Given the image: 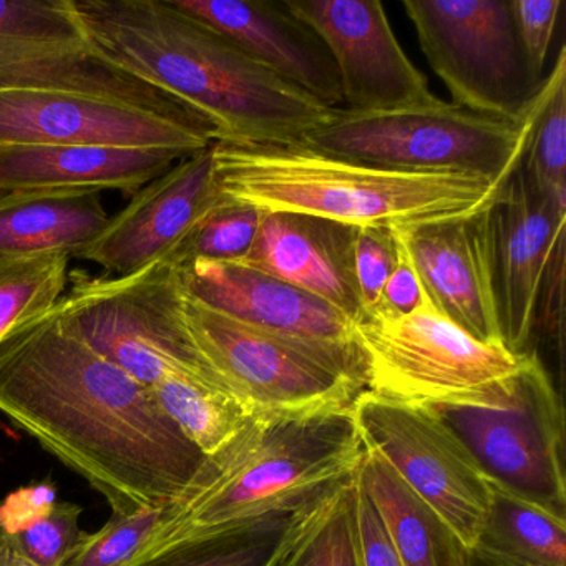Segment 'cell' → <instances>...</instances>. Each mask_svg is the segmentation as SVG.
Instances as JSON below:
<instances>
[{
  "mask_svg": "<svg viewBox=\"0 0 566 566\" xmlns=\"http://www.w3.org/2000/svg\"><path fill=\"white\" fill-rule=\"evenodd\" d=\"M221 193L264 213L323 218L350 228L413 230L469 217L503 187L467 175L410 174L317 154L301 145L247 147L214 142Z\"/></svg>",
  "mask_w": 566,
  "mask_h": 566,
  "instance_id": "cell-3",
  "label": "cell"
},
{
  "mask_svg": "<svg viewBox=\"0 0 566 566\" xmlns=\"http://www.w3.org/2000/svg\"><path fill=\"white\" fill-rule=\"evenodd\" d=\"M0 566H39L24 555L8 535L0 530Z\"/></svg>",
  "mask_w": 566,
  "mask_h": 566,
  "instance_id": "cell-40",
  "label": "cell"
},
{
  "mask_svg": "<svg viewBox=\"0 0 566 566\" xmlns=\"http://www.w3.org/2000/svg\"><path fill=\"white\" fill-rule=\"evenodd\" d=\"M489 482L566 520L565 410L535 350L486 399L432 407Z\"/></svg>",
  "mask_w": 566,
  "mask_h": 566,
  "instance_id": "cell-7",
  "label": "cell"
},
{
  "mask_svg": "<svg viewBox=\"0 0 566 566\" xmlns=\"http://www.w3.org/2000/svg\"><path fill=\"white\" fill-rule=\"evenodd\" d=\"M213 142V128L122 102L67 92L0 91V148H142L190 157Z\"/></svg>",
  "mask_w": 566,
  "mask_h": 566,
  "instance_id": "cell-12",
  "label": "cell"
},
{
  "mask_svg": "<svg viewBox=\"0 0 566 566\" xmlns=\"http://www.w3.org/2000/svg\"><path fill=\"white\" fill-rule=\"evenodd\" d=\"M195 303L251 329L301 346L360 356L354 323L331 304L243 263L193 261L180 268Z\"/></svg>",
  "mask_w": 566,
  "mask_h": 566,
  "instance_id": "cell-15",
  "label": "cell"
},
{
  "mask_svg": "<svg viewBox=\"0 0 566 566\" xmlns=\"http://www.w3.org/2000/svg\"><path fill=\"white\" fill-rule=\"evenodd\" d=\"M108 220L97 191H0V256L78 258Z\"/></svg>",
  "mask_w": 566,
  "mask_h": 566,
  "instance_id": "cell-22",
  "label": "cell"
},
{
  "mask_svg": "<svg viewBox=\"0 0 566 566\" xmlns=\"http://www.w3.org/2000/svg\"><path fill=\"white\" fill-rule=\"evenodd\" d=\"M71 258L0 256V343L54 310L67 291Z\"/></svg>",
  "mask_w": 566,
  "mask_h": 566,
  "instance_id": "cell-28",
  "label": "cell"
},
{
  "mask_svg": "<svg viewBox=\"0 0 566 566\" xmlns=\"http://www.w3.org/2000/svg\"><path fill=\"white\" fill-rule=\"evenodd\" d=\"M0 91H54L88 95L213 128L170 95L98 57L88 45L0 59Z\"/></svg>",
  "mask_w": 566,
  "mask_h": 566,
  "instance_id": "cell-21",
  "label": "cell"
},
{
  "mask_svg": "<svg viewBox=\"0 0 566 566\" xmlns=\"http://www.w3.org/2000/svg\"><path fill=\"white\" fill-rule=\"evenodd\" d=\"M420 49L452 104L520 122L542 88L516 31L512 0H403Z\"/></svg>",
  "mask_w": 566,
  "mask_h": 566,
  "instance_id": "cell-10",
  "label": "cell"
},
{
  "mask_svg": "<svg viewBox=\"0 0 566 566\" xmlns=\"http://www.w3.org/2000/svg\"><path fill=\"white\" fill-rule=\"evenodd\" d=\"M357 476L403 566H469L470 549L449 523L364 447Z\"/></svg>",
  "mask_w": 566,
  "mask_h": 566,
  "instance_id": "cell-23",
  "label": "cell"
},
{
  "mask_svg": "<svg viewBox=\"0 0 566 566\" xmlns=\"http://www.w3.org/2000/svg\"><path fill=\"white\" fill-rule=\"evenodd\" d=\"M396 231L397 238H399V256H397L392 274L384 286L379 307L373 316H377V314L389 317L409 316L426 303V294H423L422 284H420L419 276L410 261L402 230Z\"/></svg>",
  "mask_w": 566,
  "mask_h": 566,
  "instance_id": "cell-38",
  "label": "cell"
},
{
  "mask_svg": "<svg viewBox=\"0 0 566 566\" xmlns=\"http://www.w3.org/2000/svg\"><path fill=\"white\" fill-rule=\"evenodd\" d=\"M530 184L566 210V51L545 77V98L530 135L522 165Z\"/></svg>",
  "mask_w": 566,
  "mask_h": 566,
  "instance_id": "cell-29",
  "label": "cell"
},
{
  "mask_svg": "<svg viewBox=\"0 0 566 566\" xmlns=\"http://www.w3.org/2000/svg\"><path fill=\"white\" fill-rule=\"evenodd\" d=\"M313 29L339 75L343 108L382 112L427 104L426 75L412 64L377 0H284Z\"/></svg>",
  "mask_w": 566,
  "mask_h": 566,
  "instance_id": "cell-13",
  "label": "cell"
},
{
  "mask_svg": "<svg viewBox=\"0 0 566 566\" xmlns=\"http://www.w3.org/2000/svg\"><path fill=\"white\" fill-rule=\"evenodd\" d=\"M356 505L357 552L360 566H403L387 535L379 513L367 496L359 476L354 475Z\"/></svg>",
  "mask_w": 566,
  "mask_h": 566,
  "instance_id": "cell-37",
  "label": "cell"
},
{
  "mask_svg": "<svg viewBox=\"0 0 566 566\" xmlns=\"http://www.w3.org/2000/svg\"><path fill=\"white\" fill-rule=\"evenodd\" d=\"M363 455L350 412H254L223 450L207 457L184 499L167 505L145 548L294 513L353 479Z\"/></svg>",
  "mask_w": 566,
  "mask_h": 566,
  "instance_id": "cell-4",
  "label": "cell"
},
{
  "mask_svg": "<svg viewBox=\"0 0 566 566\" xmlns=\"http://www.w3.org/2000/svg\"><path fill=\"white\" fill-rule=\"evenodd\" d=\"M82 506L57 502L38 520L14 533H6L11 542L39 566H64L72 549L84 538L81 530Z\"/></svg>",
  "mask_w": 566,
  "mask_h": 566,
  "instance_id": "cell-33",
  "label": "cell"
},
{
  "mask_svg": "<svg viewBox=\"0 0 566 566\" xmlns=\"http://www.w3.org/2000/svg\"><path fill=\"white\" fill-rule=\"evenodd\" d=\"M366 392L402 406H459L486 399L518 370L523 356L480 343L429 303L402 317L354 323Z\"/></svg>",
  "mask_w": 566,
  "mask_h": 566,
  "instance_id": "cell-8",
  "label": "cell"
},
{
  "mask_svg": "<svg viewBox=\"0 0 566 566\" xmlns=\"http://www.w3.org/2000/svg\"><path fill=\"white\" fill-rule=\"evenodd\" d=\"M211 145L181 158L140 188L78 260L92 261L114 276H128L168 260L198 221L224 200L214 177Z\"/></svg>",
  "mask_w": 566,
  "mask_h": 566,
  "instance_id": "cell-14",
  "label": "cell"
},
{
  "mask_svg": "<svg viewBox=\"0 0 566 566\" xmlns=\"http://www.w3.org/2000/svg\"><path fill=\"white\" fill-rule=\"evenodd\" d=\"M293 513L142 549L127 566H263Z\"/></svg>",
  "mask_w": 566,
  "mask_h": 566,
  "instance_id": "cell-27",
  "label": "cell"
},
{
  "mask_svg": "<svg viewBox=\"0 0 566 566\" xmlns=\"http://www.w3.org/2000/svg\"><path fill=\"white\" fill-rule=\"evenodd\" d=\"M565 234L559 237L549 256L548 266L543 274L536 301L535 329L563 356V316H565Z\"/></svg>",
  "mask_w": 566,
  "mask_h": 566,
  "instance_id": "cell-36",
  "label": "cell"
},
{
  "mask_svg": "<svg viewBox=\"0 0 566 566\" xmlns=\"http://www.w3.org/2000/svg\"><path fill=\"white\" fill-rule=\"evenodd\" d=\"M489 217L503 346L522 356L533 350L539 286L553 248L565 234L566 210L539 193L518 168L490 205Z\"/></svg>",
  "mask_w": 566,
  "mask_h": 566,
  "instance_id": "cell-16",
  "label": "cell"
},
{
  "mask_svg": "<svg viewBox=\"0 0 566 566\" xmlns=\"http://www.w3.org/2000/svg\"><path fill=\"white\" fill-rule=\"evenodd\" d=\"M356 228L296 213H264L241 263L284 281L349 317L363 319L356 271Z\"/></svg>",
  "mask_w": 566,
  "mask_h": 566,
  "instance_id": "cell-19",
  "label": "cell"
},
{
  "mask_svg": "<svg viewBox=\"0 0 566 566\" xmlns=\"http://www.w3.org/2000/svg\"><path fill=\"white\" fill-rule=\"evenodd\" d=\"M151 390L164 412L205 457L223 450L254 413L228 390L188 377H165Z\"/></svg>",
  "mask_w": 566,
  "mask_h": 566,
  "instance_id": "cell-26",
  "label": "cell"
},
{
  "mask_svg": "<svg viewBox=\"0 0 566 566\" xmlns=\"http://www.w3.org/2000/svg\"><path fill=\"white\" fill-rule=\"evenodd\" d=\"M82 48L72 0H0V59Z\"/></svg>",
  "mask_w": 566,
  "mask_h": 566,
  "instance_id": "cell-30",
  "label": "cell"
},
{
  "mask_svg": "<svg viewBox=\"0 0 566 566\" xmlns=\"http://www.w3.org/2000/svg\"><path fill=\"white\" fill-rule=\"evenodd\" d=\"M178 11L230 39L251 61L324 107L343 108L339 75L319 35L266 0H170Z\"/></svg>",
  "mask_w": 566,
  "mask_h": 566,
  "instance_id": "cell-18",
  "label": "cell"
},
{
  "mask_svg": "<svg viewBox=\"0 0 566 566\" xmlns=\"http://www.w3.org/2000/svg\"><path fill=\"white\" fill-rule=\"evenodd\" d=\"M489 207L402 234L427 303L480 343L505 347L493 283Z\"/></svg>",
  "mask_w": 566,
  "mask_h": 566,
  "instance_id": "cell-17",
  "label": "cell"
},
{
  "mask_svg": "<svg viewBox=\"0 0 566 566\" xmlns=\"http://www.w3.org/2000/svg\"><path fill=\"white\" fill-rule=\"evenodd\" d=\"M543 98L545 81L520 122L473 114L437 97L396 111L333 108L300 145L386 170L467 175L505 187L522 168Z\"/></svg>",
  "mask_w": 566,
  "mask_h": 566,
  "instance_id": "cell-5",
  "label": "cell"
},
{
  "mask_svg": "<svg viewBox=\"0 0 566 566\" xmlns=\"http://www.w3.org/2000/svg\"><path fill=\"white\" fill-rule=\"evenodd\" d=\"M366 449L432 506L472 549L490 505V482L462 440L426 407L363 392L350 410Z\"/></svg>",
  "mask_w": 566,
  "mask_h": 566,
  "instance_id": "cell-11",
  "label": "cell"
},
{
  "mask_svg": "<svg viewBox=\"0 0 566 566\" xmlns=\"http://www.w3.org/2000/svg\"><path fill=\"white\" fill-rule=\"evenodd\" d=\"M67 287L55 304L64 323L138 382L151 389L178 376L224 389L191 336L177 264L158 261L128 276L77 271Z\"/></svg>",
  "mask_w": 566,
  "mask_h": 566,
  "instance_id": "cell-6",
  "label": "cell"
},
{
  "mask_svg": "<svg viewBox=\"0 0 566 566\" xmlns=\"http://www.w3.org/2000/svg\"><path fill=\"white\" fill-rule=\"evenodd\" d=\"M516 31L533 77L543 81V69L553 32L562 11V0H512Z\"/></svg>",
  "mask_w": 566,
  "mask_h": 566,
  "instance_id": "cell-35",
  "label": "cell"
},
{
  "mask_svg": "<svg viewBox=\"0 0 566 566\" xmlns=\"http://www.w3.org/2000/svg\"><path fill=\"white\" fill-rule=\"evenodd\" d=\"M165 506H147L132 513H112L104 528L85 533L64 566H127L165 518Z\"/></svg>",
  "mask_w": 566,
  "mask_h": 566,
  "instance_id": "cell-32",
  "label": "cell"
},
{
  "mask_svg": "<svg viewBox=\"0 0 566 566\" xmlns=\"http://www.w3.org/2000/svg\"><path fill=\"white\" fill-rule=\"evenodd\" d=\"M263 566H360L354 476L296 510Z\"/></svg>",
  "mask_w": 566,
  "mask_h": 566,
  "instance_id": "cell-24",
  "label": "cell"
},
{
  "mask_svg": "<svg viewBox=\"0 0 566 566\" xmlns=\"http://www.w3.org/2000/svg\"><path fill=\"white\" fill-rule=\"evenodd\" d=\"M88 49L170 95L217 142L291 147L331 108L251 61L170 0H72Z\"/></svg>",
  "mask_w": 566,
  "mask_h": 566,
  "instance_id": "cell-2",
  "label": "cell"
},
{
  "mask_svg": "<svg viewBox=\"0 0 566 566\" xmlns=\"http://www.w3.org/2000/svg\"><path fill=\"white\" fill-rule=\"evenodd\" d=\"M0 412L84 476L112 513L180 502L207 460L154 390L95 353L55 306L0 343Z\"/></svg>",
  "mask_w": 566,
  "mask_h": 566,
  "instance_id": "cell-1",
  "label": "cell"
},
{
  "mask_svg": "<svg viewBox=\"0 0 566 566\" xmlns=\"http://www.w3.org/2000/svg\"><path fill=\"white\" fill-rule=\"evenodd\" d=\"M185 155L112 147L0 148V191H122L135 195Z\"/></svg>",
  "mask_w": 566,
  "mask_h": 566,
  "instance_id": "cell-20",
  "label": "cell"
},
{
  "mask_svg": "<svg viewBox=\"0 0 566 566\" xmlns=\"http://www.w3.org/2000/svg\"><path fill=\"white\" fill-rule=\"evenodd\" d=\"M472 549L512 566H566V520L490 482V505Z\"/></svg>",
  "mask_w": 566,
  "mask_h": 566,
  "instance_id": "cell-25",
  "label": "cell"
},
{
  "mask_svg": "<svg viewBox=\"0 0 566 566\" xmlns=\"http://www.w3.org/2000/svg\"><path fill=\"white\" fill-rule=\"evenodd\" d=\"M263 214L258 208L224 197L198 221L168 261L178 268L193 261L241 263L256 241Z\"/></svg>",
  "mask_w": 566,
  "mask_h": 566,
  "instance_id": "cell-31",
  "label": "cell"
},
{
  "mask_svg": "<svg viewBox=\"0 0 566 566\" xmlns=\"http://www.w3.org/2000/svg\"><path fill=\"white\" fill-rule=\"evenodd\" d=\"M185 316L214 376L253 412H350L357 397L366 392L363 357L260 333L188 296Z\"/></svg>",
  "mask_w": 566,
  "mask_h": 566,
  "instance_id": "cell-9",
  "label": "cell"
},
{
  "mask_svg": "<svg viewBox=\"0 0 566 566\" xmlns=\"http://www.w3.org/2000/svg\"><path fill=\"white\" fill-rule=\"evenodd\" d=\"M469 566H512L506 563L499 562V559L490 558V556L482 555V553L470 549Z\"/></svg>",
  "mask_w": 566,
  "mask_h": 566,
  "instance_id": "cell-41",
  "label": "cell"
},
{
  "mask_svg": "<svg viewBox=\"0 0 566 566\" xmlns=\"http://www.w3.org/2000/svg\"><path fill=\"white\" fill-rule=\"evenodd\" d=\"M57 502L54 483H38L11 493L0 505V530L14 533L38 520Z\"/></svg>",
  "mask_w": 566,
  "mask_h": 566,
  "instance_id": "cell-39",
  "label": "cell"
},
{
  "mask_svg": "<svg viewBox=\"0 0 566 566\" xmlns=\"http://www.w3.org/2000/svg\"><path fill=\"white\" fill-rule=\"evenodd\" d=\"M399 256V238L392 228H356L354 271L364 317L379 307L384 286L392 274Z\"/></svg>",
  "mask_w": 566,
  "mask_h": 566,
  "instance_id": "cell-34",
  "label": "cell"
}]
</instances>
